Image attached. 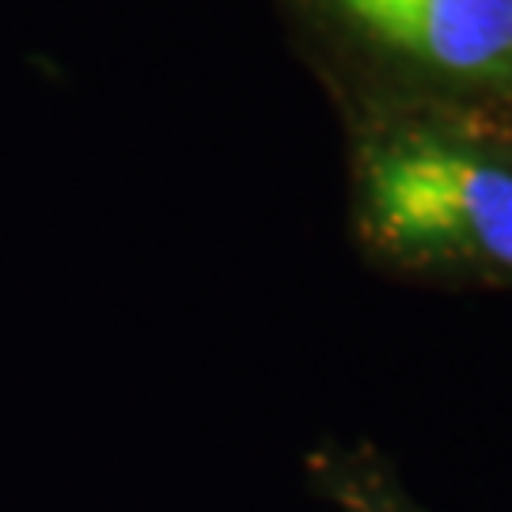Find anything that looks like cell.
<instances>
[{"label": "cell", "instance_id": "obj_1", "mask_svg": "<svg viewBox=\"0 0 512 512\" xmlns=\"http://www.w3.org/2000/svg\"><path fill=\"white\" fill-rule=\"evenodd\" d=\"M365 236L414 262L512 270V164L410 129L361 156Z\"/></svg>", "mask_w": 512, "mask_h": 512}, {"label": "cell", "instance_id": "obj_2", "mask_svg": "<svg viewBox=\"0 0 512 512\" xmlns=\"http://www.w3.org/2000/svg\"><path fill=\"white\" fill-rule=\"evenodd\" d=\"M353 35L425 73L512 92V0H319Z\"/></svg>", "mask_w": 512, "mask_h": 512}]
</instances>
